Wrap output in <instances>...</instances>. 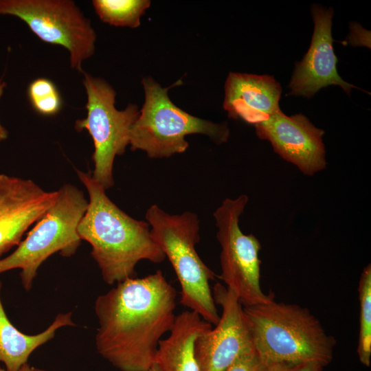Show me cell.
I'll use <instances>...</instances> for the list:
<instances>
[{
  "label": "cell",
  "mask_w": 371,
  "mask_h": 371,
  "mask_svg": "<svg viewBox=\"0 0 371 371\" xmlns=\"http://www.w3.org/2000/svg\"><path fill=\"white\" fill-rule=\"evenodd\" d=\"M176 306L177 291L160 270L115 284L95 302L98 352L120 371H149Z\"/></svg>",
  "instance_id": "6da1fadb"
},
{
  "label": "cell",
  "mask_w": 371,
  "mask_h": 371,
  "mask_svg": "<svg viewBox=\"0 0 371 371\" xmlns=\"http://www.w3.org/2000/svg\"><path fill=\"white\" fill-rule=\"evenodd\" d=\"M76 171L89 194L78 233L91 245L104 281L113 285L135 278L136 265L143 260L163 262L166 256L153 238L150 225L120 209L89 172Z\"/></svg>",
  "instance_id": "7a4b0ae2"
},
{
  "label": "cell",
  "mask_w": 371,
  "mask_h": 371,
  "mask_svg": "<svg viewBox=\"0 0 371 371\" xmlns=\"http://www.w3.org/2000/svg\"><path fill=\"white\" fill-rule=\"evenodd\" d=\"M243 312L254 348L267 363L331 362L336 341L307 308L273 298Z\"/></svg>",
  "instance_id": "3957f363"
},
{
  "label": "cell",
  "mask_w": 371,
  "mask_h": 371,
  "mask_svg": "<svg viewBox=\"0 0 371 371\" xmlns=\"http://www.w3.org/2000/svg\"><path fill=\"white\" fill-rule=\"evenodd\" d=\"M153 238L170 262L181 286L180 303L216 325L219 320L210 282L215 273L203 262L195 246L199 242L197 215H170L157 205L146 212Z\"/></svg>",
  "instance_id": "277c9868"
},
{
  "label": "cell",
  "mask_w": 371,
  "mask_h": 371,
  "mask_svg": "<svg viewBox=\"0 0 371 371\" xmlns=\"http://www.w3.org/2000/svg\"><path fill=\"white\" fill-rule=\"evenodd\" d=\"M142 82L145 101L130 130L132 150L145 151L150 158H163L184 153L189 146L185 139L188 135L203 134L216 144L228 140L226 123H214L184 111L170 100V87H162L150 77Z\"/></svg>",
  "instance_id": "5b68a950"
},
{
  "label": "cell",
  "mask_w": 371,
  "mask_h": 371,
  "mask_svg": "<svg viewBox=\"0 0 371 371\" xmlns=\"http://www.w3.org/2000/svg\"><path fill=\"white\" fill-rule=\"evenodd\" d=\"M57 198L45 214L36 222L26 238L9 256L0 258V274L21 269L20 277L29 291L43 262L59 252L73 256L81 243L78 227L88 205L84 193L76 186L65 184L57 190Z\"/></svg>",
  "instance_id": "8992f818"
},
{
  "label": "cell",
  "mask_w": 371,
  "mask_h": 371,
  "mask_svg": "<svg viewBox=\"0 0 371 371\" xmlns=\"http://www.w3.org/2000/svg\"><path fill=\"white\" fill-rule=\"evenodd\" d=\"M247 203L245 194L234 199L227 198L214 213L216 238L221 247L219 278L243 307L274 298L271 294H265L260 286V243L254 235L243 233L239 227V218Z\"/></svg>",
  "instance_id": "52a82bcc"
},
{
  "label": "cell",
  "mask_w": 371,
  "mask_h": 371,
  "mask_svg": "<svg viewBox=\"0 0 371 371\" xmlns=\"http://www.w3.org/2000/svg\"><path fill=\"white\" fill-rule=\"evenodd\" d=\"M83 85L87 95L85 118L75 124L77 131L87 130L94 152L93 178L105 189L113 186L115 157L124 153L129 144L131 126L139 116L137 106L129 104L124 110L115 106V91L104 80L84 73Z\"/></svg>",
  "instance_id": "ba28073f"
},
{
  "label": "cell",
  "mask_w": 371,
  "mask_h": 371,
  "mask_svg": "<svg viewBox=\"0 0 371 371\" xmlns=\"http://www.w3.org/2000/svg\"><path fill=\"white\" fill-rule=\"evenodd\" d=\"M0 15L16 16L41 41L66 48L71 67L79 72L95 52L96 34L73 1L0 0Z\"/></svg>",
  "instance_id": "9c48e42d"
},
{
  "label": "cell",
  "mask_w": 371,
  "mask_h": 371,
  "mask_svg": "<svg viewBox=\"0 0 371 371\" xmlns=\"http://www.w3.org/2000/svg\"><path fill=\"white\" fill-rule=\"evenodd\" d=\"M212 290L221 314L215 327L196 339L194 355L200 371H225L254 348L243 306L237 297L220 282Z\"/></svg>",
  "instance_id": "30bf717a"
},
{
  "label": "cell",
  "mask_w": 371,
  "mask_h": 371,
  "mask_svg": "<svg viewBox=\"0 0 371 371\" xmlns=\"http://www.w3.org/2000/svg\"><path fill=\"white\" fill-rule=\"evenodd\" d=\"M254 126L260 139L269 141L276 153L303 174L311 176L326 168L324 131L302 113L288 116L280 111Z\"/></svg>",
  "instance_id": "8fae6325"
},
{
  "label": "cell",
  "mask_w": 371,
  "mask_h": 371,
  "mask_svg": "<svg viewBox=\"0 0 371 371\" xmlns=\"http://www.w3.org/2000/svg\"><path fill=\"white\" fill-rule=\"evenodd\" d=\"M314 31L309 49L303 59L296 63L289 87V95L312 97L320 89L338 85L349 95L354 85L344 81L337 70L332 34V8L313 5Z\"/></svg>",
  "instance_id": "7c38bea8"
},
{
  "label": "cell",
  "mask_w": 371,
  "mask_h": 371,
  "mask_svg": "<svg viewBox=\"0 0 371 371\" xmlns=\"http://www.w3.org/2000/svg\"><path fill=\"white\" fill-rule=\"evenodd\" d=\"M57 194L31 179L0 174V258L18 246L27 229L54 205Z\"/></svg>",
  "instance_id": "4fadbf2b"
},
{
  "label": "cell",
  "mask_w": 371,
  "mask_h": 371,
  "mask_svg": "<svg viewBox=\"0 0 371 371\" xmlns=\"http://www.w3.org/2000/svg\"><path fill=\"white\" fill-rule=\"evenodd\" d=\"M281 93L273 76L231 72L225 83L223 109L229 117L254 126L281 111Z\"/></svg>",
  "instance_id": "5bb4252c"
},
{
  "label": "cell",
  "mask_w": 371,
  "mask_h": 371,
  "mask_svg": "<svg viewBox=\"0 0 371 371\" xmlns=\"http://www.w3.org/2000/svg\"><path fill=\"white\" fill-rule=\"evenodd\" d=\"M212 328L194 311L188 309L177 315L169 336L159 343L155 363L162 371H200L194 343Z\"/></svg>",
  "instance_id": "9a60e30c"
},
{
  "label": "cell",
  "mask_w": 371,
  "mask_h": 371,
  "mask_svg": "<svg viewBox=\"0 0 371 371\" xmlns=\"http://www.w3.org/2000/svg\"><path fill=\"white\" fill-rule=\"evenodd\" d=\"M1 289L0 282V291ZM71 315V312L59 313L43 332L27 335L10 322L0 297V363L4 364L5 371H19L36 348L54 338L57 330L63 326H74Z\"/></svg>",
  "instance_id": "2e32d148"
},
{
  "label": "cell",
  "mask_w": 371,
  "mask_h": 371,
  "mask_svg": "<svg viewBox=\"0 0 371 371\" xmlns=\"http://www.w3.org/2000/svg\"><path fill=\"white\" fill-rule=\"evenodd\" d=\"M92 4L99 18L114 26L135 28L140 17L150 5L148 0H93Z\"/></svg>",
  "instance_id": "e0dca14e"
},
{
  "label": "cell",
  "mask_w": 371,
  "mask_h": 371,
  "mask_svg": "<svg viewBox=\"0 0 371 371\" xmlns=\"http://www.w3.org/2000/svg\"><path fill=\"white\" fill-rule=\"evenodd\" d=\"M360 306L359 331L357 352L360 362L370 367L371 359V265H367L360 276L359 286Z\"/></svg>",
  "instance_id": "ac0fdd59"
},
{
  "label": "cell",
  "mask_w": 371,
  "mask_h": 371,
  "mask_svg": "<svg viewBox=\"0 0 371 371\" xmlns=\"http://www.w3.org/2000/svg\"><path fill=\"white\" fill-rule=\"evenodd\" d=\"M27 95L34 109L43 115H54L62 107V98L55 84L49 79L38 78L30 82Z\"/></svg>",
  "instance_id": "d6986e66"
},
{
  "label": "cell",
  "mask_w": 371,
  "mask_h": 371,
  "mask_svg": "<svg viewBox=\"0 0 371 371\" xmlns=\"http://www.w3.org/2000/svg\"><path fill=\"white\" fill-rule=\"evenodd\" d=\"M280 363H268L255 350L243 355L225 371H276Z\"/></svg>",
  "instance_id": "ffe728a7"
},
{
  "label": "cell",
  "mask_w": 371,
  "mask_h": 371,
  "mask_svg": "<svg viewBox=\"0 0 371 371\" xmlns=\"http://www.w3.org/2000/svg\"><path fill=\"white\" fill-rule=\"evenodd\" d=\"M324 366L322 364L307 361L297 363H280L276 371H323Z\"/></svg>",
  "instance_id": "44dd1931"
},
{
  "label": "cell",
  "mask_w": 371,
  "mask_h": 371,
  "mask_svg": "<svg viewBox=\"0 0 371 371\" xmlns=\"http://www.w3.org/2000/svg\"><path fill=\"white\" fill-rule=\"evenodd\" d=\"M6 84L4 81L0 80V98L2 96ZM8 136L7 129L1 124L0 122V142L6 139Z\"/></svg>",
  "instance_id": "7402d4cb"
},
{
  "label": "cell",
  "mask_w": 371,
  "mask_h": 371,
  "mask_svg": "<svg viewBox=\"0 0 371 371\" xmlns=\"http://www.w3.org/2000/svg\"><path fill=\"white\" fill-rule=\"evenodd\" d=\"M0 371H5V368H3L0 366ZM19 371H46V370L32 366L28 363H26L21 367Z\"/></svg>",
  "instance_id": "603a6c76"
},
{
  "label": "cell",
  "mask_w": 371,
  "mask_h": 371,
  "mask_svg": "<svg viewBox=\"0 0 371 371\" xmlns=\"http://www.w3.org/2000/svg\"><path fill=\"white\" fill-rule=\"evenodd\" d=\"M149 371H162L160 368L158 366V365L155 363L151 368H150Z\"/></svg>",
  "instance_id": "cb8c5ba5"
}]
</instances>
